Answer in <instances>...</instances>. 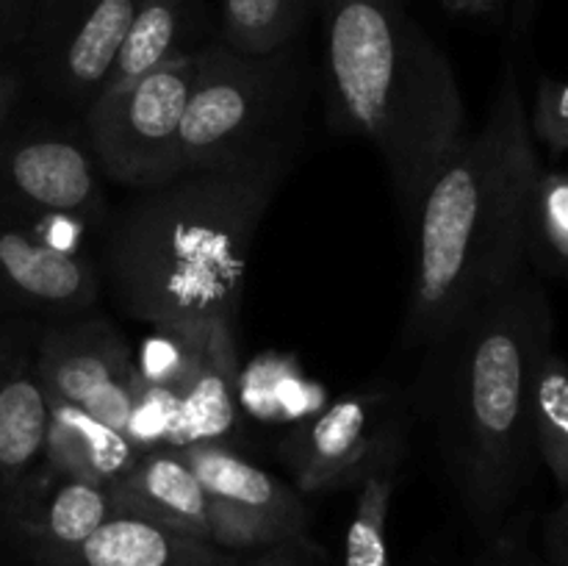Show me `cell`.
Listing matches in <instances>:
<instances>
[{
  "label": "cell",
  "instance_id": "cell-1",
  "mask_svg": "<svg viewBox=\"0 0 568 566\" xmlns=\"http://www.w3.org/2000/svg\"><path fill=\"white\" fill-rule=\"evenodd\" d=\"M283 175L286 148L266 139L225 164L142 189L105 228L116 305L170 333L236 325L253 239Z\"/></svg>",
  "mask_w": 568,
  "mask_h": 566
},
{
  "label": "cell",
  "instance_id": "cell-2",
  "mask_svg": "<svg viewBox=\"0 0 568 566\" xmlns=\"http://www.w3.org/2000/svg\"><path fill=\"white\" fill-rule=\"evenodd\" d=\"M530 114L505 70L486 125L466 133L414 216V272L403 347H430L525 275L541 175Z\"/></svg>",
  "mask_w": 568,
  "mask_h": 566
},
{
  "label": "cell",
  "instance_id": "cell-3",
  "mask_svg": "<svg viewBox=\"0 0 568 566\" xmlns=\"http://www.w3.org/2000/svg\"><path fill=\"white\" fill-rule=\"evenodd\" d=\"M552 344V303L527 272L430 344L444 458L466 514L486 536L505 527L536 472L532 383Z\"/></svg>",
  "mask_w": 568,
  "mask_h": 566
},
{
  "label": "cell",
  "instance_id": "cell-4",
  "mask_svg": "<svg viewBox=\"0 0 568 566\" xmlns=\"http://www.w3.org/2000/svg\"><path fill=\"white\" fill-rule=\"evenodd\" d=\"M316 3L325 22L333 120L377 150L399 214L414 225L427 186L466 137L453 64L405 0Z\"/></svg>",
  "mask_w": 568,
  "mask_h": 566
},
{
  "label": "cell",
  "instance_id": "cell-5",
  "mask_svg": "<svg viewBox=\"0 0 568 566\" xmlns=\"http://www.w3.org/2000/svg\"><path fill=\"white\" fill-rule=\"evenodd\" d=\"M286 50L250 55L227 48L220 37L200 50L197 81L178 139L181 175L225 164L266 142L264 128L288 87Z\"/></svg>",
  "mask_w": 568,
  "mask_h": 566
},
{
  "label": "cell",
  "instance_id": "cell-6",
  "mask_svg": "<svg viewBox=\"0 0 568 566\" xmlns=\"http://www.w3.org/2000/svg\"><path fill=\"white\" fill-rule=\"evenodd\" d=\"M197 53L181 55L87 105V142L94 170L133 189L159 186L181 175L178 139L197 81Z\"/></svg>",
  "mask_w": 568,
  "mask_h": 566
},
{
  "label": "cell",
  "instance_id": "cell-7",
  "mask_svg": "<svg viewBox=\"0 0 568 566\" xmlns=\"http://www.w3.org/2000/svg\"><path fill=\"white\" fill-rule=\"evenodd\" d=\"M405 447V392L375 381L342 394L314 416H305L281 455L297 492L322 494L361 486L381 469H397Z\"/></svg>",
  "mask_w": 568,
  "mask_h": 566
},
{
  "label": "cell",
  "instance_id": "cell-8",
  "mask_svg": "<svg viewBox=\"0 0 568 566\" xmlns=\"http://www.w3.org/2000/svg\"><path fill=\"white\" fill-rule=\"evenodd\" d=\"M114 514L139 516L225 553L272 547V533L211 497L178 447L150 449L109 486Z\"/></svg>",
  "mask_w": 568,
  "mask_h": 566
},
{
  "label": "cell",
  "instance_id": "cell-9",
  "mask_svg": "<svg viewBox=\"0 0 568 566\" xmlns=\"http://www.w3.org/2000/svg\"><path fill=\"white\" fill-rule=\"evenodd\" d=\"M37 372L48 397L64 400L131 436L142 370L131 344L109 320H78L39 342Z\"/></svg>",
  "mask_w": 568,
  "mask_h": 566
},
{
  "label": "cell",
  "instance_id": "cell-10",
  "mask_svg": "<svg viewBox=\"0 0 568 566\" xmlns=\"http://www.w3.org/2000/svg\"><path fill=\"white\" fill-rule=\"evenodd\" d=\"M144 0H39L28 33L44 81L67 100L98 98Z\"/></svg>",
  "mask_w": 568,
  "mask_h": 566
},
{
  "label": "cell",
  "instance_id": "cell-11",
  "mask_svg": "<svg viewBox=\"0 0 568 566\" xmlns=\"http://www.w3.org/2000/svg\"><path fill=\"white\" fill-rule=\"evenodd\" d=\"M98 170L72 139L37 133L0 142V220H100Z\"/></svg>",
  "mask_w": 568,
  "mask_h": 566
},
{
  "label": "cell",
  "instance_id": "cell-12",
  "mask_svg": "<svg viewBox=\"0 0 568 566\" xmlns=\"http://www.w3.org/2000/svg\"><path fill=\"white\" fill-rule=\"evenodd\" d=\"M172 336L181 350L172 364V381L166 383L172 405L166 438L172 447L225 444L236 427L242 388L233 322H214Z\"/></svg>",
  "mask_w": 568,
  "mask_h": 566
},
{
  "label": "cell",
  "instance_id": "cell-13",
  "mask_svg": "<svg viewBox=\"0 0 568 566\" xmlns=\"http://www.w3.org/2000/svg\"><path fill=\"white\" fill-rule=\"evenodd\" d=\"M17 542L37 566H48L87 542L111 514L109 486L37 469L3 499Z\"/></svg>",
  "mask_w": 568,
  "mask_h": 566
},
{
  "label": "cell",
  "instance_id": "cell-14",
  "mask_svg": "<svg viewBox=\"0 0 568 566\" xmlns=\"http://www.w3.org/2000/svg\"><path fill=\"white\" fill-rule=\"evenodd\" d=\"M100 294L98 266L22 222L0 220V300L22 311L75 316Z\"/></svg>",
  "mask_w": 568,
  "mask_h": 566
},
{
  "label": "cell",
  "instance_id": "cell-15",
  "mask_svg": "<svg viewBox=\"0 0 568 566\" xmlns=\"http://www.w3.org/2000/svg\"><path fill=\"white\" fill-rule=\"evenodd\" d=\"M211 497L255 522L277 542H308V511L297 488L270 475L227 444L178 447Z\"/></svg>",
  "mask_w": 568,
  "mask_h": 566
},
{
  "label": "cell",
  "instance_id": "cell-16",
  "mask_svg": "<svg viewBox=\"0 0 568 566\" xmlns=\"http://www.w3.org/2000/svg\"><path fill=\"white\" fill-rule=\"evenodd\" d=\"M209 22L211 14L203 0H144L122 39L120 53L98 98L120 92L181 55L203 50L209 42H200V39L205 37Z\"/></svg>",
  "mask_w": 568,
  "mask_h": 566
},
{
  "label": "cell",
  "instance_id": "cell-17",
  "mask_svg": "<svg viewBox=\"0 0 568 566\" xmlns=\"http://www.w3.org/2000/svg\"><path fill=\"white\" fill-rule=\"evenodd\" d=\"M144 449L131 436L64 400L48 397V433L39 466L53 475L111 486L139 461Z\"/></svg>",
  "mask_w": 568,
  "mask_h": 566
},
{
  "label": "cell",
  "instance_id": "cell-18",
  "mask_svg": "<svg viewBox=\"0 0 568 566\" xmlns=\"http://www.w3.org/2000/svg\"><path fill=\"white\" fill-rule=\"evenodd\" d=\"M227 555L155 522L111 514L87 542L48 566H225Z\"/></svg>",
  "mask_w": 568,
  "mask_h": 566
},
{
  "label": "cell",
  "instance_id": "cell-19",
  "mask_svg": "<svg viewBox=\"0 0 568 566\" xmlns=\"http://www.w3.org/2000/svg\"><path fill=\"white\" fill-rule=\"evenodd\" d=\"M48 433V392L37 361L0 355V503L42 461Z\"/></svg>",
  "mask_w": 568,
  "mask_h": 566
},
{
  "label": "cell",
  "instance_id": "cell-20",
  "mask_svg": "<svg viewBox=\"0 0 568 566\" xmlns=\"http://www.w3.org/2000/svg\"><path fill=\"white\" fill-rule=\"evenodd\" d=\"M316 0H220V33L227 48L266 55L288 48Z\"/></svg>",
  "mask_w": 568,
  "mask_h": 566
},
{
  "label": "cell",
  "instance_id": "cell-21",
  "mask_svg": "<svg viewBox=\"0 0 568 566\" xmlns=\"http://www.w3.org/2000/svg\"><path fill=\"white\" fill-rule=\"evenodd\" d=\"M532 444L538 464L568 494V361L552 347L544 353L532 383Z\"/></svg>",
  "mask_w": 568,
  "mask_h": 566
},
{
  "label": "cell",
  "instance_id": "cell-22",
  "mask_svg": "<svg viewBox=\"0 0 568 566\" xmlns=\"http://www.w3.org/2000/svg\"><path fill=\"white\" fill-rule=\"evenodd\" d=\"M397 469H381L358 486L353 519L344 536V566H394L388 542V514Z\"/></svg>",
  "mask_w": 568,
  "mask_h": 566
},
{
  "label": "cell",
  "instance_id": "cell-23",
  "mask_svg": "<svg viewBox=\"0 0 568 566\" xmlns=\"http://www.w3.org/2000/svg\"><path fill=\"white\" fill-rule=\"evenodd\" d=\"M538 242L568 272V172H541L532 192L530 244Z\"/></svg>",
  "mask_w": 568,
  "mask_h": 566
},
{
  "label": "cell",
  "instance_id": "cell-24",
  "mask_svg": "<svg viewBox=\"0 0 568 566\" xmlns=\"http://www.w3.org/2000/svg\"><path fill=\"white\" fill-rule=\"evenodd\" d=\"M532 137L541 139L552 153H568V81L544 78L536 89L530 114Z\"/></svg>",
  "mask_w": 568,
  "mask_h": 566
},
{
  "label": "cell",
  "instance_id": "cell-25",
  "mask_svg": "<svg viewBox=\"0 0 568 566\" xmlns=\"http://www.w3.org/2000/svg\"><path fill=\"white\" fill-rule=\"evenodd\" d=\"M475 566H547L541 555H536L530 549V544L525 542L521 530H505L499 527L491 536V544L486 547V553L477 558Z\"/></svg>",
  "mask_w": 568,
  "mask_h": 566
},
{
  "label": "cell",
  "instance_id": "cell-26",
  "mask_svg": "<svg viewBox=\"0 0 568 566\" xmlns=\"http://www.w3.org/2000/svg\"><path fill=\"white\" fill-rule=\"evenodd\" d=\"M308 542H286L272 547L250 549V553H231L225 566H314Z\"/></svg>",
  "mask_w": 568,
  "mask_h": 566
},
{
  "label": "cell",
  "instance_id": "cell-27",
  "mask_svg": "<svg viewBox=\"0 0 568 566\" xmlns=\"http://www.w3.org/2000/svg\"><path fill=\"white\" fill-rule=\"evenodd\" d=\"M544 564L547 566H568V494H564L558 505L549 511L544 519Z\"/></svg>",
  "mask_w": 568,
  "mask_h": 566
},
{
  "label": "cell",
  "instance_id": "cell-28",
  "mask_svg": "<svg viewBox=\"0 0 568 566\" xmlns=\"http://www.w3.org/2000/svg\"><path fill=\"white\" fill-rule=\"evenodd\" d=\"M39 0H0V37H26Z\"/></svg>",
  "mask_w": 568,
  "mask_h": 566
},
{
  "label": "cell",
  "instance_id": "cell-29",
  "mask_svg": "<svg viewBox=\"0 0 568 566\" xmlns=\"http://www.w3.org/2000/svg\"><path fill=\"white\" fill-rule=\"evenodd\" d=\"M453 14L466 17H494L510 6V0H442Z\"/></svg>",
  "mask_w": 568,
  "mask_h": 566
},
{
  "label": "cell",
  "instance_id": "cell-30",
  "mask_svg": "<svg viewBox=\"0 0 568 566\" xmlns=\"http://www.w3.org/2000/svg\"><path fill=\"white\" fill-rule=\"evenodd\" d=\"M17 92H20V87H17V78L9 75L6 70H0V125H3L6 117L11 114V109H14Z\"/></svg>",
  "mask_w": 568,
  "mask_h": 566
},
{
  "label": "cell",
  "instance_id": "cell-31",
  "mask_svg": "<svg viewBox=\"0 0 568 566\" xmlns=\"http://www.w3.org/2000/svg\"><path fill=\"white\" fill-rule=\"evenodd\" d=\"M510 17H514V31L525 33L530 28L532 17H536L538 0H510Z\"/></svg>",
  "mask_w": 568,
  "mask_h": 566
}]
</instances>
